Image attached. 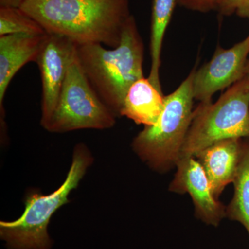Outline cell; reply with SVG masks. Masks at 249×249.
Returning <instances> with one entry per match:
<instances>
[{
    "instance_id": "cell-1",
    "label": "cell",
    "mask_w": 249,
    "mask_h": 249,
    "mask_svg": "<svg viewBox=\"0 0 249 249\" xmlns=\"http://www.w3.org/2000/svg\"><path fill=\"white\" fill-rule=\"evenodd\" d=\"M23 11L47 34L64 36L76 45L120 43L132 16L129 0H24Z\"/></svg>"
},
{
    "instance_id": "cell-11",
    "label": "cell",
    "mask_w": 249,
    "mask_h": 249,
    "mask_svg": "<svg viewBox=\"0 0 249 249\" xmlns=\"http://www.w3.org/2000/svg\"><path fill=\"white\" fill-rule=\"evenodd\" d=\"M46 34H18L0 36L1 119L4 116V97L11 80L24 65L36 62Z\"/></svg>"
},
{
    "instance_id": "cell-6",
    "label": "cell",
    "mask_w": 249,
    "mask_h": 249,
    "mask_svg": "<svg viewBox=\"0 0 249 249\" xmlns=\"http://www.w3.org/2000/svg\"><path fill=\"white\" fill-rule=\"evenodd\" d=\"M116 118L90 84L76 54L47 130L65 133L78 129H107L114 127Z\"/></svg>"
},
{
    "instance_id": "cell-4",
    "label": "cell",
    "mask_w": 249,
    "mask_h": 249,
    "mask_svg": "<svg viewBox=\"0 0 249 249\" xmlns=\"http://www.w3.org/2000/svg\"><path fill=\"white\" fill-rule=\"evenodd\" d=\"M196 68L178 89L164 96V108L157 122L147 126L134 138L133 150L157 170L168 169L181 155L193 118V81Z\"/></svg>"
},
{
    "instance_id": "cell-7",
    "label": "cell",
    "mask_w": 249,
    "mask_h": 249,
    "mask_svg": "<svg viewBox=\"0 0 249 249\" xmlns=\"http://www.w3.org/2000/svg\"><path fill=\"white\" fill-rule=\"evenodd\" d=\"M76 54L74 42L64 36L47 33L35 62L40 70L42 83L40 124L46 130Z\"/></svg>"
},
{
    "instance_id": "cell-2",
    "label": "cell",
    "mask_w": 249,
    "mask_h": 249,
    "mask_svg": "<svg viewBox=\"0 0 249 249\" xmlns=\"http://www.w3.org/2000/svg\"><path fill=\"white\" fill-rule=\"evenodd\" d=\"M143 40L134 16L123 29L119 45L110 49L101 44L76 45V58L90 84L105 104L120 116L132 85L143 78Z\"/></svg>"
},
{
    "instance_id": "cell-3",
    "label": "cell",
    "mask_w": 249,
    "mask_h": 249,
    "mask_svg": "<svg viewBox=\"0 0 249 249\" xmlns=\"http://www.w3.org/2000/svg\"><path fill=\"white\" fill-rule=\"evenodd\" d=\"M93 162L88 147L78 143L73 150L70 169L61 186L48 195L34 193L26 197L25 209L12 222H0V237L8 249H51L53 241L48 233L51 218L69 202L68 196L76 189Z\"/></svg>"
},
{
    "instance_id": "cell-19",
    "label": "cell",
    "mask_w": 249,
    "mask_h": 249,
    "mask_svg": "<svg viewBox=\"0 0 249 249\" xmlns=\"http://www.w3.org/2000/svg\"><path fill=\"white\" fill-rule=\"evenodd\" d=\"M244 78H245L246 79H247L249 81V58L248 61H247V66H246L245 76Z\"/></svg>"
},
{
    "instance_id": "cell-15",
    "label": "cell",
    "mask_w": 249,
    "mask_h": 249,
    "mask_svg": "<svg viewBox=\"0 0 249 249\" xmlns=\"http://www.w3.org/2000/svg\"><path fill=\"white\" fill-rule=\"evenodd\" d=\"M18 34L45 35L47 32L20 8L0 6V36Z\"/></svg>"
},
{
    "instance_id": "cell-14",
    "label": "cell",
    "mask_w": 249,
    "mask_h": 249,
    "mask_svg": "<svg viewBox=\"0 0 249 249\" xmlns=\"http://www.w3.org/2000/svg\"><path fill=\"white\" fill-rule=\"evenodd\" d=\"M233 184V197L226 209V214L229 219L242 224L249 235V142L243 144Z\"/></svg>"
},
{
    "instance_id": "cell-5",
    "label": "cell",
    "mask_w": 249,
    "mask_h": 249,
    "mask_svg": "<svg viewBox=\"0 0 249 249\" xmlns=\"http://www.w3.org/2000/svg\"><path fill=\"white\" fill-rule=\"evenodd\" d=\"M243 137L249 138V81L244 77L215 103H199L180 157H194L219 141Z\"/></svg>"
},
{
    "instance_id": "cell-10",
    "label": "cell",
    "mask_w": 249,
    "mask_h": 249,
    "mask_svg": "<svg viewBox=\"0 0 249 249\" xmlns=\"http://www.w3.org/2000/svg\"><path fill=\"white\" fill-rule=\"evenodd\" d=\"M242 150L241 139H228L214 142L194 156L204 168L217 199L225 187L234 182Z\"/></svg>"
},
{
    "instance_id": "cell-12",
    "label": "cell",
    "mask_w": 249,
    "mask_h": 249,
    "mask_svg": "<svg viewBox=\"0 0 249 249\" xmlns=\"http://www.w3.org/2000/svg\"><path fill=\"white\" fill-rule=\"evenodd\" d=\"M164 108V96L148 78H140L129 88L124 97L120 116H126L145 127L157 122Z\"/></svg>"
},
{
    "instance_id": "cell-18",
    "label": "cell",
    "mask_w": 249,
    "mask_h": 249,
    "mask_svg": "<svg viewBox=\"0 0 249 249\" xmlns=\"http://www.w3.org/2000/svg\"><path fill=\"white\" fill-rule=\"evenodd\" d=\"M24 0H0V6L20 7Z\"/></svg>"
},
{
    "instance_id": "cell-9",
    "label": "cell",
    "mask_w": 249,
    "mask_h": 249,
    "mask_svg": "<svg viewBox=\"0 0 249 249\" xmlns=\"http://www.w3.org/2000/svg\"><path fill=\"white\" fill-rule=\"evenodd\" d=\"M178 171L170 183V191L188 193L196 208V217L209 225L217 227L227 217V207L213 194L204 168L194 157H181L176 163Z\"/></svg>"
},
{
    "instance_id": "cell-16",
    "label": "cell",
    "mask_w": 249,
    "mask_h": 249,
    "mask_svg": "<svg viewBox=\"0 0 249 249\" xmlns=\"http://www.w3.org/2000/svg\"><path fill=\"white\" fill-rule=\"evenodd\" d=\"M217 11L222 16L235 14L241 18L249 19V0H219Z\"/></svg>"
},
{
    "instance_id": "cell-8",
    "label": "cell",
    "mask_w": 249,
    "mask_h": 249,
    "mask_svg": "<svg viewBox=\"0 0 249 249\" xmlns=\"http://www.w3.org/2000/svg\"><path fill=\"white\" fill-rule=\"evenodd\" d=\"M249 55V34L231 48L218 47L212 59L196 70L193 81L195 99L199 102H209L218 91L242 79Z\"/></svg>"
},
{
    "instance_id": "cell-13",
    "label": "cell",
    "mask_w": 249,
    "mask_h": 249,
    "mask_svg": "<svg viewBox=\"0 0 249 249\" xmlns=\"http://www.w3.org/2000/svg\"><path fill=\"white\" fill-rule=\"evenodd\" d=\"M178 0H153L152 6L151 30L150 51L151 69L148 79L150 83L161 91L160 71V55L165 31L170 24L174 9Z\"/></svg>"
},
{
    "instance_id": "cell-17",
    "label": "cell",
    "mask_w": 249,
    "mask_h": 249,
    "mask_svg": "<svg viewBox=\"0 0 249 249\" xmlns=\"http://www.w3.org/2000/svg\"><path fill=\"white\" fill-rule=\"evenodd\" d=\"M219 0H178V4L191 11L209 13L217 9Z\"/></svg>"
}]
</instances>
